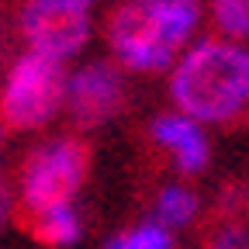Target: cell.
Returning a JSON list of instances; mask_svg holds the SVG:
<instances>
[{
  "label": "cell",
  "mask_w": 249,
  "mask_h": 249,
  "mask_svg": "<svg viewBox=\"0 0 249 249\" xmlns=\"http://www.w3.org/2000/svg\"><path fill=\"white\" fill-rule=\"evenodd\" d=\"M170 97L191 121L225 124L239 118L249 107V49L204 38L173 70Z\"/></svg>",
  "instance_id": "6da1fadb"
},
{
  "label": "cell",
  "mask_w": 249,
  "mask_h": 249,
  "mask_svg": "<svg viewBox=\"0 0 249 249\" xmlns=\"http://www.w3.org/2000/svg\"><path fill=\"white\" fill-rule=\"evenodd\" d=\"M197 0H124L107 18V42L121 66L160 73L197 28Z\"/></svg>",
  "instance_id": "7a4b0ae2"
},
{
  "label": "cell",
  "mask_w": 249,
  "mask_h": 249,
  "mask_svg": "<svg viewBox=\"0 0 249 249\" xmlns=\"http://www.w3.org/2000/svg\"><path fill=\"white\" fill-rule=\"evenodd\" d=\"M93 163L87 139H59L28 152L21 166V201L14 211H59L70 208Z\"/></svg>",
  "instance_id": "3957f363"
},
{
  "label": "cell",
  "mask_w": 249,
  "mask_h": 249,
  "mask_svg": "<svg viewBox=\"0 0 249 249\" xmlns=\"http://www.w3.org/2000/svg\"><path fill=\"white\" fill-rule=\"evenodd\" d=\"M66 101V70L59 59L28 52L0 87V132H35Z\"/></svg>",
  "instance_id": "277c9868"
},
{
  "label": "cell",
  "mask_w": 249,
  "mask_h": 249,
  "mask_svg": "<svg viewBox=\"0 0 249 249\" xmlns=\"http://www.w3.org/2000/svg\"><path fill=\"white\" fill-rule=\"evenodd\" d=\"M18 24L31 52L59 62L76 55L90 38L87 4H80V0H28L21 7Z\"/></svg>",
  "instance_id": "5b68a950"
},
{
  "label": "cell",
  "mask_w": 249,
  "mask_h": 249,
  "mask_svg": "<svg viewBox=\"0 0 249 249\" xmlns=\"http://www.w3.org/2000/svg\"><path fill=\"white\" fill-rule=\"evenodd\" d=\"M124 101H128V90H124L118 66H111V62H87L66 83L70 121L80 132H93L111 118H118Z\"/></svg>",
  "instance_id": "8992f818"
},
{
  "label": "cell",
  "mask_w": 249,
  "mask_h": 249,
  "mask_svg": "<svg viewBox=\"0 0 249 249\" xmlns=\"http://www.w3.org/2000/svg\"><path fill=\"white\" fill-rule=\"evenodd\" d=\"M152 139L163 149H170L177 156V170L183 177H194L208 166L211 160V145L201 132V124L183 118V114H163L152 121Z\"/></svg>",
  "instance_id": "52a82bcc"
},
{
  "label": "cell",
  "mask_w": 249,
  "mask_h": 249,
  "mask_svg": "<svg viewBox=\"0 0 249 249\" xmlns=\"http://www.w3.org/2000/svg\"><path fill=\"white\" fill-rule=\"evenodd\" d=\"M14 222L24 235H31L45 249H66L80 239V218L73 208L59 211H14Z\"/></svg>",
  "instance_id": "ba28073f"
},
{
  "label": "cell",
  "mask_w": 249,
  "mask_h": 249,
  "mask_svg": "<svg viewBox=\"0 0 249 249\" xmlns=\"http://www.w3.org/2000/svg\"><path fill=\"white\" fill-rule=\"evenodd\" d=\"M197 214V194L187 191V187H163L160 197H156V222L166 229H183L191 225Z\"/></svg>",
  "instance_id": "9c48e42d"
},
{
  "label": "cell",
  "mask_w": 249,
  "mask_h": 249,
  "mask_svg": "<svg viewBox=\"0 0 249 249\" xmlns=\"http://www.w3.org/2000/svg\"><path fill=\"white\" fill-rule=\"evenodd\" d=\"M104 249H173V235L160 222H139L104 242Z\"/></svg>",
  "instance_id": "30bf717a"
},
{
  "label": "cell",
  "mask_w": 249,
  "mask_h": 249,
  "mask_svg": "<svg viewBox=\"0 0 249 249\" xmlns=\"http://www.w3.org/2000/svg\"><path fill=\"white\" fill-rule=\"evenodd\" d=\"M214 24L232 38H249V0H214Z\"/></svg>",
  "instance_id": "8fae6325"
},
{
  "label": "cell",
  "mask_w": 249,
  "mask_h": 249,
  "mask_svg": "<svg viewBox=\"0 0 249 249\" xmlns=\"http://www.w3.org/2000/svg\"><path fill=\"white\" fill-rule=\"evenodd\" d=\"M204 249H249V225L239 218H225L218 222V229L208 235Z\"/></svg>",
  "instance_id": "7c38bea8"
},
{
  "label": "cell",
  "mask_w": 249,
  "mask_h": 249,
  "mask_svg": "<svg viewBox=\"0 0 249 249\" xmlns=\"http://www.w3.org/2000/svg\"><path fill=\"white\" fill-rule=\"evenodd\" d=\"M11 191H7V180H4V173H0V229L7 225V218H11Z\"/></svg>",
  "instance_id": "4fadbf2b"
},
{
  "label": "cell",
  "mask_w": 249,
  "mask_h": 249,
  "mask_svg": "<svg viewBox=\"0 0 249 249\" xmlns=\"http://www.w3.org/2000/svg\"><path fill=\"white\" fill-rule=\"evenodd\" d=\"M246 208H249V183H246Z\"/></svg>",
  "instance_id": "5bb4252c"
},
{
  "label": "cell",
  "mask_w": 249,
  "mask_h": 249,
  "mask_svg": "<svg viewBox=\"0 0 249 249\" xmlns=\"http://www.w3.org/2000/svg\"><path fill=\"white\" fill-rule=\"evenodd\" d=\"M80 4H87V0H80Z\"/></svg>",
  "instance_id": "9a60e30c"
}]
</instances>
